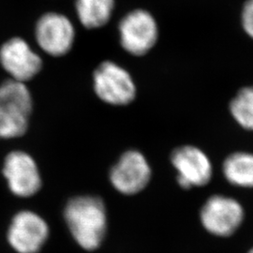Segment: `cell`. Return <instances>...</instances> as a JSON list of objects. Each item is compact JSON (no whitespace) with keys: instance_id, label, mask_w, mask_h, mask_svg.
<instances>
[{"instance_id":"obj_1","label":"cell","mask_w":253,"mask_h":253,"mask_svg":"<svg viewBox=\"0 0 253 253\" xmlns=\"http://www.w3.org/2000/svg\"><path fill=\"white\" fill-rule=\"evenodd\" d=\"M64 217L74 240L85 251L100 248L107 231L106 208L99 197L78 196L70 200Z\"/></svg>"},{"instance_id":"obj_2","label":"cell","mask_w":253,"mask_h":253,"mask_svg":"<svg viewBox=\"0 0 253 253\" xmlns=\"http://www.w3.org/2000/svg\"><path fill=\"white\" fill-rule=\"evenodd\" d=\"M97 97L114 106H126L135 100L137 89L130 73L113 61H103L93 73Z\"/></svg>"},{"instance_id":"obj_3","label":"cell","mask_w":253,"mask_h":253,"mask_svg":"<svg viewBox=\"0 0 253 253\" xmlns=\"http://www.w3.org/2000/svg\"><path fill=\"white\" fill-rule=\"evenodd\" d=\"M120 45L127 54L143 56L158 42L159 27L153 15L143 9L127 12L118 24Z\"/></svg>"},{"instance_id":"obj_4","label":"cell","mask_w":253,"mask_h":253,"mask_svg":"<svg viewBox=\"0 0 253 253\" xmlns=\"http://www.w3.org/2000/svg\"><path fill=\"white\" fill-rule=\"evenodd\" d=\"M75 35L72 21L62 13L46 12L37 21V43L51 56L60 57L70 53L75 42Z\"/></svg>"},{"instance_id":"obj_5","label":"cell","mask_w":253,"mask_h":253,"mask_svg":"<svg viewBox=\"0 0 253 253\" xmlns=\"http://www.w3.org/2000/svg\"><path fill=\"white\" fill-rule=\"evenodd\" d=\"M244 209L236 200L214 195L206 202L200 218L208 233L227 237L235 234L244 220Z\"/></svg>"},{"instance_id":"obj_6","label":"cell","mask_w":253,"mask_h":253,"mask_svg":"<svg viewBox=\"0 0 253 253\" xmlns=\"http://www.w3.org/2000/svg\"><path fill=\"white\" fill-rule=\"evenodd\" d=\"M152 170L144 154L127 150L110 170L113 187L125 195H133L145 190L151 180Z\"/></svg>"},{"instance_id":"obj_7","label":"cell","mask_w":253,"mask_h":253,"mask_svg":"<svg viewBox=\"0 0 253 253\" xmlns=\"http://www.w3.org/2000/svg\"><path fill=\"white\" fill-rule=\"evenodd\" d=\"M49 236L45 220L32 211H21L11 220L8 230V241L18 253H38Z\"/></svg>"},{"instance_id":"obj_8","label":"cell","mask_w":253,"mask_h":253,"mask_svg":"<svg viewBox=\"0 0 253 253\" xmlns=\"http://www.w3.org/2000/svg\"><path fill=\"white\" fill-rule=\"evenodd\" d=\"M171 163L178 172L177 182L182 189L204 187L212 178V164L198 147L183 145L175 148L171 155Z\"/></svg>"},{"instance_id":"obj_9","label":"cell","mask_w":253,"mask_h":253,"mask_svg":"<svg viewBox=\"0 0 253 253\" xmlns=\"http://www.w3.org/2000/svg\"><path fill=\"white\" fill-rule=\"evenodd\" d=\"M3 173L10 191L18 197H31L42 188V176L34 159L23 151L9 153Z\"/></svg>"},{"instance_id":"obj_10","label":"cell","mask_w":253,"mask_h":253,"mask_svg":"<svg viewBox=\"0 0 253 253\" xmlns=\"http://www.w3.org/2000/svg\"><path fill=\"white\" fill-rule=\"evenodd\" d=\"M0 62L12 80L22 83L32 80L43 66L41 56L21 38H13L2 45Z\"/></svg>"},{"instance_id":"obj_11","label":"cell","mask_w":253,"mask_h":253,"mask_svg":"<svg viewBox=\"0 0 253 253\" xmlns=\"http://www.w3.org/2000/svg\"><path fill=\"white\" fill-rule=\"evenodd\" d=\"M33 100L25 83L8 80L0 84V112L30 118Z\"/></svg>"},{"instance_id":"obj_12","label":"cell","mask_w":253,"mask_h":253,"mask_svg":"<svg viewBox=\"0 0 253 253\" xmlns=\"http://www.w3.org/2000/svg\"><path fill=\"white\" fill-rule=\"evenodd\" d=\"M75 10L83 27L97 29L106 26L116 8V0H75Z\"/></svg>"},{"instance_id":"obj_13","label":"cell","mask_w":253,"mask_h":253,"mask_svg":"<svg viewBox=\"0 0 253 253\" xmlns=\"http://www.w3.org/2000/svg\"><path fill=\"white\" fill-rule=\"evenodd\" d=\"M227 181L241 188H253V155L237 152L230 155L223 163Z\"/></svg>"},{"instance_id":"obj_14","label":"cell","mask_w":253,"mask_h":253,"mask_svg":"<svg viewBox=\"0 0 253 253\" xmlns=\"http://www.w3.org/2000/svg\"><path fill=\"white\" fill-rule=\"evenodd\" d=\"M230 109L240 126L253 130V86L245 87L239 91L232 100Z\"/></svg>"},{"instance_id":"obj_15","label":"cell","mask_w":253,"mask_h":253,"mask_svg":"<svg viewBox=\"0 0 253 253\" xmlns=\"http://www.w3.org/2000/svg\"><path fill=\"white\" fill-rule=\"evenodd\" d=\"M29 126V118L0 112V138L11 139L25 135Z\"/></svg>"},{"instance_id":"obj_16","label":"cell","mask_w":253,"mask_h":253,"mask_svg":"<svg viewBox=\"0 0 253 253\" xmlns=\"http://www.w3.org/2000/svg\"><path fill=\"white\" fill-rule=\"evenodd\" d=\"M242 23L245 31L253 39V0H248L245 3L242 11Z\"/></svg>"},{"instance_id":"obj_17","label":"cell","mask_w":253,"mask_h":253,"mask_svg":"<svg viewBox=\"0 0 253 253\" xmlns=\"http://www.w3.org/2000/svg\"><path fill=\"white\" fill-rule=\"evenodd\" d=\"M253 253V248L252 249V250H251V251H250V253Z\"/></svg>"}]
</instances>
